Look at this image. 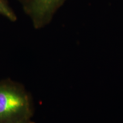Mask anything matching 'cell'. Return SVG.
I'll return each instance as SVG.
<instances>
[{
  "mask_svg": "<svg viewBox=\"0 0 123 123\" xmlns=\"http://www.w3.org/2000/svg\"><path fill=\"white\" fill-rule=\"evenodd\" d=\"M32 98L22 84L4 79L0 81V123H13L31 119Z\"/></svg>",
  "mask_w": 123,
  "mask_h": 123,
  "instance_id": "1",
  "label": "cell"
},
{
  "mask_svg": "<svg viewBox=\"0 0 123 123\" xmlns=\"http://www.w3.org/2000/svg\"><path fill=\"white\" fill-rule=\"evenodd\" d=\"M35 29L48 25L66 0H18Z\"/></svg>",
  "mask_w": 123,
  "mask_h": 123,
  "instance_id": "2",
  "label": "cell"
},
{
  "mask_svg": "<svg viewBox=\"0 0 123 123\" xmlns=\"http://www.w3.org/2000/svg\"><path fill=\"white\" fill-rule=\"evenodd\" d=\"M0 14L12 22H15L17 19L14 12L5 0H0Z\"/></svg>",
  "mask_w": 123,
  "mask_h": 123,
  "instance_id": "3",
  "label": "cell"
},
{
  "mask_svg": "<svg viewBox=\"0 0 123 123\" xmlns=\"http://www.w3.org/2000/svg\"><path fill=\"white\" fill-rule=\"evenodd\" d=\"M13 123H35L33 122V121L31 120V119H29V120H26L18 121V122H15Z\"/></svg>",
  "mask_w": 123,
  "mask_h": 123,
  "instance_id": "4",
  "label": "cell"
}]
</instances>
